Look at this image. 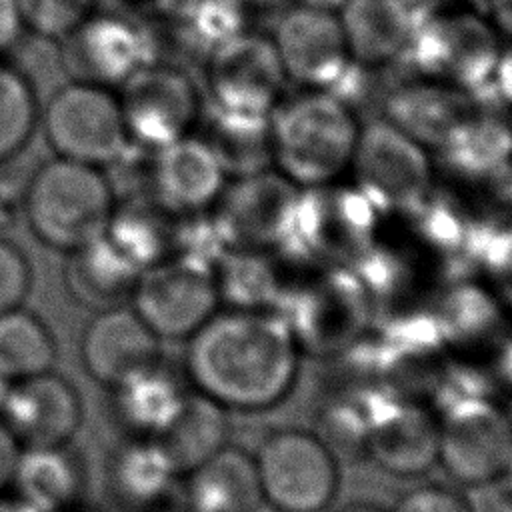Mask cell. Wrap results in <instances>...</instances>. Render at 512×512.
Listing matches in <instances>:
<instances>
[{
  "label": "cell",
  "instance_id": "14",
  "mask_svg": "<svg viewBox=\"0 0 512 512\" xmlns=\"http://www.w3.org/2000/svg\"><path fill=\"white\" fill-rule=\"evenodd\" d=\"M286 74L270 36L240 32L208 54L210 108L248 118H270L282 102Z\"/></svg>",
  "mask_w": 512,
  "mask_h": 512
},
{
  "label": "cell",
  "instance_id": "28",
  "mask_svg": "<svg viewBox=\"0 0 512 512\" xmlns=\"http://www.w3.org/2000/svg\"><path fill=\"white\" fill-rule=\"evenodd\" d=\"M172 218L178 216L170 214L150 194L120 196L104 234L144 272L174 254L178 230Z\"/></svg>",
  "mask_w": 512,
  "mask_h": 512
},
{
  "label": "cell",
  "instance_id": "18",
  "mask_svg": "<svg viewBox=\"0 0 512 512\" xmlns=\"http://www.w3.org/2000/svg\"><path fill=\"white\" fill-rule=\"evenodd\" d=\"M228 176L200 134L150 152L146 190L174 216H194L214 206Z\"/></svg>",
  "mask_w": 512,
  "mask_h": 512
},
{
  "label": "cell",
  "instance_id": "25",
  "mask_svg": "<svg viewBox=\"0 0 512 512\" xmlns=\"http://www.w3.org/2000/svg\"><path fill=\"white\" fill-rule=\"evenodd\" d=\"M336 14L352 62L366 68L406 54L418 24L406 0H346Z\"/></svg>",
  "mask_w": 512,
  "mask_h": 512
},
{
  "label": "cell",
  "instance_id": "16",
  "mask_svg": "<svg viewBox=\"0 0 512 512\" xmlns=\"http://www.w3.org/2000/svg\"><path fill=\"white\" fill-rule=\"evenodd\" d=\"M270 40L286 78L304 90H332L354 64L336 12L294 4Z\"/></svg>",
  "mask_w": 512,
  "mask_h": 512
},
{
  "label": "cell",
  "instance_id": "5",
  "mask_svg": "<svg viewBox=\"0 0 512 512\" xmlns=\"http://www.w3.org/2000/svg\"><path fill=\"white\" fill-rule=\"evenodd\" d=\"M438 464L470 488L506 474L512 460V414L486 392L450 396L436 410Z\"/></svg>",
  "mask_w": 512,
  "mask_h": 512
},
{
  "label": "cell",
  "instance_id": "19",
  "mask_svg": "<svg viewBox=\"0 0 512 512\" xmlns=\"http://www.w3.org/2000/svg\"><path fill=\"white\" fill-rule=\"evenodd\" d=\"M0 420L20 448L70 444L82 424V402L64 376L48 370L10 384Z\"/></svg>",
  "mask_w": 512,
  "mask_h": 512
},
{
  "label": "cell",
  "instance_id": "15",
  "mask_svg": "<svg viewBox=\"0 0 512 512\" xmlns=\"http://www.w3.org/2000/svg\"><path fill=\"white\" fill-rule=\"evenodd\" d=\"M282 316L302 352H334L366 328L368 284L346 266H328L294 292Z\"/></svg>",
  "mask_w": 512,
  "mask_h": 512
},
{
  "label": "cell",
  "instance_id": "43",
  "mask_svg": "<svg viewBox=\"0 0 512 512\" xmlns=\"http://www.w3.org/2000/svg\"><path fill=\"white\" fill-rule=\"evenodd\" d=\"M18 452H20V444L14 440V436L8 432V428L0 420V494L10 488Z\"/></svg>",
  "mask_w": 512,
  "mask_h": 512
},
{
  "label": "cell",
  "instance_id": "2",
  "mask_svg": "<svg viewBox=\"0 0 512 512\" xmlns=\"http://www.w3.org/2000/svg\"><path fill=\"white\" fill-rule=\"evenodd\" d=\"M360 122L330 90H304L270 114L272 168L300 188L338 182L350 170Z\"/></svg>",
  "mask_w": 512,
  "mask_h": 512
},
{
  "label": "cell",
  "instance_id": "48",
  "mask_svg": "<svg viewBox=\"0 0 512 512\" xmlns=\"http://www.w3.org/2000/svg\"><path fill=\"white\" fill-rule=\"evenodd\" d=\"M242 6H254V8H266V6H274L282 0H238Z\"/></svg>",
  "mask_w": 512,
  "mask_h": 512
},
{
  "label": "cell",
  "instance_id": "1",
  "mask_svg": "<svg viewBox=\"0 0 512 512\" xmlns=\"http://www.w3.org/2000/svg\"><path fill=\"white\" fill-rule=\"evenodd\" d=\"M184 342L190 388L226 412L270 410L298 382L304 352L280 312L220 308Z\"/></svg>",
  "mask_w": 512,
  "mask_h": 512
},
{
  "label": "cell",
  "instance_id": "37",
  "mask_svg": "<svg viewBox=\"0 0 512 512\" xmlns=\"http://www.w3.org/2000/svg\"><path fill=\"white\" fill-rule=\"evenodd\" d=\"M32 286V266L18 244L0 236V314L24 304Z\"/></svg>",
  "mask_w": 512,
  "mask_h": 512
},
{
  "label": "cell",
  "instance_id": "13",
  "mask_svg": "<svg viewBox=\"0 0 512 512\" xmlns=\"http://www.w3.org/2000/svg\"><path fill=\"white\" fill-rule=\"evenodd\" d=\"M130 144L154 152L196 132L204 102L180 68L154 60L116 90Z\"/></svg>",
  "mask_w": 512,
  "mask_h": 512
},
{
  "label": "cell",
  "instance_id": "34",
  "mask_svg": "<svg viewBox=\"0 0 512 512\" xmlns=\"http://www.w3.org/2000/svg\"><path fill=\"white\" fill-rule=\"evenodd\" d=\"M38 92L26 72L0 58V164L24 152L40 124Z\"/></svg>",
  "mask_w": 512,
  "mask_h": 512
},
{
  "label": "cell",
  "instance_id": "31",
  "mask_svg": "<svg viewBox=\"0 0 512 512\" xmlns=\"http://www.w3.org/2000/svg\"><path fill=\"white\" fill-rule=\"evenodd\" d=\"M202 136L218 156L228 178L272 168L270 118H248L208 108Z\"/></svg>",
  "mask_w": 512,
  "mask_h": 512
},
{
  "label": "cell",
  "instance_id": "21",
  "mask_svg": "<svg viewBox=\"0 0 512 512\" xmlns=\"http://www.w3.org/2000/svg\"><path fill=\"white\" fill-rule=\"evenodd\" d=\"M108 390L112 414L128 436L160 438L180 414L192 388L184 370L160 356Z\"/></svg>",
  "mask_w": 512,
  "mask_h": 512
},
{
  "label": "cell",
  "instance_id": "12",
  "mask_svg": "<svg viewBox=\"0 0 512 512\" xmlns=\"http://www.w3.org/2000/svg\"><path fill=\"white\" fill-rule=\"evenodd\" d=\"M128 304L158 340H188L222 306L214 266L192 256L144 270Z\"/></svg>",
  "mask_w": 512,
  "mask_h": 512
},
{
  "label": "cell",
  "instance_id": "41",
  "mask_svg": "<svg viewBox=\"0 0 512 512\" xmlns=\"http://www.w3.org/2000/svg\"><path fill=\"white\" fill-rule=\"evenodd\" d=\"M26 22L18 0H0V58H8L12 50L26 38Z\"/></svg>",
  "mask_w": 512,
  "mask_h": 512
},
{
  "label": "cell",
  "instance_id": "17",
  "mask_svg": "<svg viewBox=\"0 0 512 512\" xmlns=\"http://www.w3.org/2000/svg\"><path fill=\"white\" fill-rule=\"evenodd\" d=\"M364 456L398 478H416L438 462V416L408 398H372Z\"/></svg>",
  "mask_w": 512,
  "mask_h": 512
},
{
  "label": "cell",
  "instance_id": "22",
  "mask_svg": "<svg viewBox=\"0 0 512 512\" xmlns=\"http://www.w3.org/2000/svg\"><path fill=\"white\" fill-rule=\"evenodd\" d=\"M476 106L472 92L420 76L388 94L384 118L428 150L440 152Z\"/></svg>",
  "mask_w": 512,
  "mask_h": 512
},
{
  "label": "cell",
  "instance_id": "20",
  "mask_svg": "<svg viewBox=\"0 0 512 512\" xmlns=\"http://www.w3.org/2000/svg\"><path fill=\"white\" fill-rule=\"evenodd\" d=\"M160 356L158 336L130 304L92 312L80 338L86 374L106 388Z\"/></svg>",
  "mask_w": 512,
  "mask_h": 512
},
{
  "label": "cell",
  "instance_id": "47",
  "mask_svg": "<svg viewBox=\"0 0 512 512\" xmlns=\"http://www.w3.org/2000/svg\"><path fill=\"white\" fill-rule=\"evenodd\" d=\"M336 512H388V510H382L380 506H376L372 502H350V504L338 508Z\"/></svg>",
  "mask_w": 512,
  "mask_h": 512
},
{
  "label": "cell",
  "instance_id": "51",
  "mask_svg": "<svg viewBox=\"0 0 512 512\" xmlns=\"http://www.w3.org/2000/svg\"><path fill=\"white\" fill-rule=\"evenodd\" d=\"M66 512H100V510H96V508H90V506H86V504H80V506H76V508H70V510H66Z\"/></svg>",
  "mask_w": 512,
  "mask_h": 512
},
{
  "label": "cell",
  "instance_id": "30",
  "mask_svg": "<svg viewBox=\"0 0 512 512\" xmlns=\"http://www.w3.org/2000/svg\"><path fill=\"white\" fill-rule=\"evenodd\" d=\"M440 154L458 174L492 178L512 160V124L478 104Z\"/></svg>",
  "mask_w": 512,
  "mask_h": 512
},
{
  "label": "cell",
  "instance_id": "42",
  "mask_svg": "<svg viewBox=\"0 0 512 512\" xmlns=\"http://www.w3.org/2000/svg\"><path fill=\"white\" fill-rule=\"evenodd\" d=\"M490 82L494 84L500 102L512 112V42L508 46H502Z\"/></svg>",
  "mask_w": 512,
  "mask_h": 512
},
{
  "label": "cell",
  "instance_id": "24",
  "mask_svg": "<svg viewBox=\"0 0 512 512\" xmlns=\"http://www.w3.org/2000/svg\"><path fill=\"white\" fill-rule=\"evenodd\" d=\"M190 512H258L262 492L252 452L232 442L180 478Z\"/></svg>",
  "mask_w": 512,
  "mask_h": 512
},
{
  "label": "cell",
  "instance_id": "45",
  "mask_svg": "<svg viewBox=\"0 0 512 512\" xmlns=\"http://www.w3.org/2000/svg\"><path fill=\"white\" fill-rule=\"evenodd\" d=\"M0 512H38L36 508H32L30 504H26L24 500H20L18 496H14L12 492L0 494Z\"/></svg>",
  "mask_w": 512,
  "mask_h": 512
},
{
  "label": "cell",
  "instance_id": "7",
  "mask_svg": "<svg viewBox=\"0 0 512 512\" xmlns=\"http://www.w3.org/2000/svg\"><path fill=\"white\" fill-rule=\"evenodd\" d=\"M42 134L58 158L106 168L130 144L116 90L68 80L40 106Z\"/></svg>",
  "mask_w": 512,
  "mask_h": 512
},
{
  "label": "cell",
  "instance_id": "40",
  "mask_svg": "<svg viewBox=\"0 0 512 512\" xmlns=\"http://www.w3.org/2000/svg\"><path fill=\"white\" fill-rule=\"evenodd\" d=\"M462 490L470 512H512V480L506 476Z\"/></svg>",
  "mask_w": 512,
  "mask_h": 512
},
{
  "label": "cell",
  "instance_id": "46",
  "mask_svg": "<svg viewBox=\"0 0 512 512\" xmlns=\"http://www.w3.org/2000/svg\"><path fill=\"white\" fill-rule=\"evenodd\" d=\"M300 6L316 8V10H328V12H338L346 0H294Z\"/></svg>",
  "mask_w": 512,
  "mask_h": 512
},
{
  "label": "cell",
  "instance_id": "50",
  "mask_svg": "<svg viewBox=\"0 0 512 512\" xmlns=\"http://www.w3.org/2000/svg\"><path fill=\"white\" fill-rule=\"evenodd\" d=\"M10 384H12V382L0 374V410H2V404H4V400H6V396H8Z\"/></svg>",
  "mask_w": 512,
  "mask_h": 512
},
{
  "label": "cell",
  "instance_id": "39",
  "mask_svg": "<svg viewBox=\"0 0 512 512\" xmlns=\"http://www.w3.org/2000/svg\"><path fill=\"white\" fill-rule=\"evenodd\" d=\"M12 162L0 164V234L14 228L24 218L28 176H22L16 168L10 170Z\"/></svg>",
  "mask_w": 512,
  "mask_h": 512
},
{
  "label": "cell",
  "instance_id": "4",
  "mask_svg": "<svg viewBox=\"0 0 512 512\" xmlns=\"http://www.w3.org/2000/svg\"><path fill=\"white\" fill-rule=\"evenodd\" d=\"M262 502L274 512H326L340 488L332 446L304 428L270 430L252 452Z\"/></svg>",
  "mask_w": 512,
  "mask_h": 512
},
{
  "label": "cell",
  "instance_id": "38",
  "mask_svg": "<svg viewBox=\"0 0 512 512\" xmlns=\"http://www.w3.org/2000/svg\"><path fill=\"white\" fill-rule=\"evenodd\" d=\"M388 512H470L464 490L440 482H424L402 492Z\"/></svg>",
  "mask_w": 512,
  "mask_h": 512
},
{
  "label": "cell",
  "instance_id": "11",
  "mask_svg": "<svg viewBox=\"0 0 512 512\" xmlns=\"http://www.w3.org/2000/svg\"><path fill=\"white\" fill-rule=\"evenodd\" d=\"M500 34L474 10L438 12L416 24L406 54L420 76L474 92L492 80L502 52Z\"/></svg>",
  "mask_w": 512,
  "mask_h": 512
},
{
  "label": "cell",
  "instance_id": "23",
  "mask_svg": "<svg viewBox=\"0 0 512 512\" xmlns=\"http://www.w3.org/2000/svg\"><path fill=\"white\" fill-rule=\"evenodd\" d=\"M86 466L70 444L20 448L10 488L38 512H66L84 504Z\"/></svg>",
  "mask_w": 512,
  "mask_h": 512
},
{
  "label": "cell",
  "instance_id": "49",
  "mask_svg": "<svg viewBox=\"0 0 512 512\" xmlns=\"http://www.w3.org/2000/svg\"><path fill=\"white\" fill-rule=\"evenodd\" d=\"M150 512H190L184 504H180V506H172V504H162V506H158V508H154V510H150Z\"/></svg>",
  "mask_w": 512,
  "mask_h": 512
},
{
  "label": "cell",
  "instance_id": "3",
  "mask_svg": "<svg viewBox=\"0 0 512 512\" xmlns=\"http://www.w3.org/2000/svg\"><path fill=\"white\" fill-rule=\"evenodd\" d=\"M114 204L104 168L52 156L28 174L22 220L40 244L68 254L106 232Z\"/></svg>",
  "mask_w": 512,
  "mask_h": 512
},
{
  "label": "cell",
  "instance_id": "9",
  "mask_svg": "<svg viewBox=\"0 0 512 512\" xmlns=\"http://www.w3.org/2000/svg\"><path fill=\"white\" fill-rule=\"evenodd\" d=\"M300 190L276 168L228 178L212 206V234L226 250L282 248L292 234Z\"/></svg>",
  "mask_w": 512,
  "mask_h": 512
},
{
  "label": "cell",
  "instance_id": "29",
  "mask_svg": "<svg viewBox=\"0 0 512 512\" xmlns=\"http://www.w3.org/2000/svg\"><path fill=\"white\" fill-rule=\"evenodd\" d=\"M222 406L190 390L180 414L158 438L180 478L230 444V420Z\"/></svg>",
  "mask_w": 512,
  "mask_h": 512
},
{
  "label": "cell",
  "instance_id": "52",
  "mask_svg": "<svg viewBox=\"0 0 512 512\" xmlns=\"http://www.w3.org/2000/svg\"><path fill=\"white\" fill-rule=\"evenodd\" d=\"M120 2L122 6H128V4H144V2H158V0H116Z\"/></svg>",
  "mask_w": 512,
  "mask_h": 512
},
{
  "label": "cell",
  "instance_id": "8",
  "mask_svg": "<svg viewBox=\"0 0 512 512\" xmlns=\"http://www.w3.org/2000/svg\"><path fill=\"white\" fill-rule=\"evenodd\" d=\"M378 218L352 184L302 188L288 244L324 266H350L374 250Z\"/></svg>",
  "mask_w": 512,
  "mask_h": 512
},
{
  "label": "cell",
  "instance_id": "27",
  "mask_svg": "<svg viewBox=\"0 0 512 512\" xmlns=\"http://www.w3.org/2000/svg\"><path fill=\"white\" fill-rule=\"evenodd\" d=\"M180 482L172 458L158 438L130 436L108 462V484L114 498L132 510L150 512L168 502Z\"/></svg>",
  "mask_w": 512,
  "mask_h": 512
},
{
  "label": "cell",
  "instance_id": "36",
  "mask_svg": "<svg viewBox=\"0 0 512 512\" xmlns=\"http://www.w3.org/2000/svg\"><path fill=\"white\" fill-rule=\"evenodd\" d=\"M486 288L506 314H512V222L494 232L484 248Z\"/></svg>",
  "mask_w": 512,
  "mask_h": 512
},
{
  "label": "cell",
  "instance_id": "26",
  "mask_svg": "<svg viewBox=\"0 0 512 512\" xmlns=\"http://www.w3.org/2000/svg\"><path fill=\"white\" fill-rule=\"evenodd\" d=\"M140 274L106 234L68 252L62 270L68 296L92 312L128 304Z\"/></svg>",
  "mask_w": 512,
  "mask_h": 512
},
{
  "label": "cell",
  "instance_id": "35",
  "mask_svg": "<svg viewBox=\"0 0 512 512\" xmlns=\"http://www.w3.org/2000/svg\"><path fill=\"white\" fill-rule=\"evenodd\" d=\"M28 34L60 42L84 22L100 0H18Z\"/></svg>",
  "mask_w": 512,
  "mask_h": 512
},
{
  "label": "cell",
  "instance_id": "10",
  "mask_svg": "<svg viewBox=\"0 0 512 512\" xmlns=\"http://www.w3.org/2000/svg\"><path fill=\"white\" fill-rule=\"evenodd\" d=\"M68 80L118 90L156 58V38L138 16L122 8L98 6L60 42Z\"/></svg>",
  "mask_w": 512,
  "mask_h": 512
},
{
  "label": "cell",
  "instance_id": "6",
  "mask_svg": "<svg viewBox=\"0 0 512 512\" xmlns=\"http://www.w3.org/2000/svg\"><path fill=\"white\" fill-rule=\"evenodd\" d=\"M352 186L382 214L414 212L430 196V150L384 116L360 126L350 162Z\"/></svg>",
  "mask_w": 512,
  "mask_h": 512
},
{
  "label": "cell",
  "instance_id": "32",
  "mask_svg": "<svg viewBox=\"0 0 512 512\" xmlns=\"http://www.w3.org/2000/svg\"><path fill=\"white\" fill-rule=\"evenodd\" d=\"M56 340L46 322L24 306L0 314V374L10 382L52 370Z\"/></svg>",
  "mask_w": 512,
  "mask_h": 512
},
{
  "label": "cell",
  "instance_id": "44",
  "mask_svg": "<svg viewBox=\"0 0 512 512\" xmlns=\"http://www.w3.org/2000/svg\"><path fill=\"white\" fill-rule=\"evenodd\" d=\"M486 18L496 28L500 38H508L512 42V0H488Z\"/></svg>",
  "mask_w": 512,
  "mask_h": 512
},
{
  "label": "cell",
  "instance_id": "33",
  "mask_svg": "<svg viewBox=\"0 0 512 512\" xmlns=\"http://www.w3.org/2000/svg\"><path fill=\"white\" fill-rule=\"evenodd\" d=\"M268 254L226 250V258L214 266L220 302H226V308L270 310L280 296V280Z\"/></svg>",
  "mask_w": 512,
  "mask_h": 512
}]
</instances>
